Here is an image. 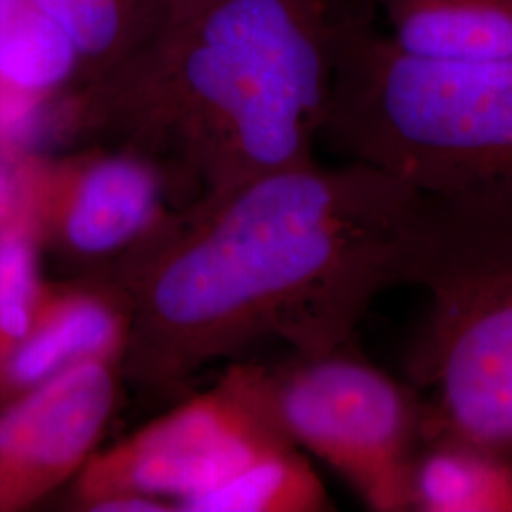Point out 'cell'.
Returning <instances> with one entry per match:
<instances>
[{
	"mask_svg": "<svg viewBox=\"0 0 512 512\" xmlns=\"http://www.w3.org/2000/svg\"><path fill=\"white\" fill-rule=\"evenodd\" d=\"M418 200L380 169L313 158L190 205L147 239L129 338L137 374L173 384L264 338L296 355L351 348L393 285Z\"/></svg>",
	"mask_w": 512,
	"mask_h": 512,
	"instance_id": "6da1fadb",
	"label": "cell"
},
{
	"mask_svg": "<svg viewBox=\"0 0 512 512\" xmlns=\"http://www.w3.org/2000/svg\"><path fill=\"white\" fill-rule=\"evenodd\" d=\"M349 0H200L93 86L171 192L217 202L313 160Z\"/></svg>",
	"mask_w": 512,
	"mask_h": 512,
	"instance_id": "7a4b0ae2",
	"label": "cell"
},
{
	"mask_svg": "<svg viewBox=\"0 0 512 512\" xmlns=\"http://www.w3.org/2000/svg\"><path fill=\"white\" fill-rule=\"evenodd\" d=\"M319 143L425 196L512 203V59L406 54L348 6Z\"/></svg>",
	"mask_w": 512,
	"mask_h": 512,
	"instance_id": "3957f363",
	"label": "cell"
},
{
	"mask_svg": "<svg viewBox=\"0 0 512 512\" xmlns=\"http://www.w3.org/2000/svg\"><path fill=\"white\" fill-rule=\"evenodd\" d=\"M391 283L429 293L410 374L427 437L450 433L512 454V203L420 194Z\"/></svg>",
	"mask_w": 512,
	"mask_h": 512,
	"instance_id": "277c9868",
	"label": "cell"
},
{
	"mask_svg": "<svg viewBox=\"0 0 512 512\" xmlns=\"http://www.w3.org/2000/svg\"><path fill=\"white\" fill-rule=\"evenodd\" d=\"M272 370L279 416L298 448L344 476L368 509L414 511V467L427 440L421 395L351 348L294 353Z\"/></svg>",
	"mask_w": 512,
	"mask_h": 512,
	"instance_id": "5b68a950",
	"label": "cell"
},
{
	"mask_svg": "<svg viewBox=\"0 0 512 512\" xmlns=\"http://www.w3.org/2000/svg\"><path fill=\"white\" fill-rule=\"evenodd\" d=\"M289 444L272 366H232L215 387L90 461L80 495L92 509L116 497H173L177 505Z\"/></svg>",
	"mask_w": 512,
	"mask_h": 512,
	"instance_id": "8992f818",
	"label": "cell"
},
{
	"mask_svg": "<svg viewBox=\"0 0 512 512\" xmlns=\"http://www.w3.org/2000/svg\"><path fill=\"white\" fill-rule=\"evenodd\" d=\"M114 404L110 361H86L0 410V512L52 492L90 456Z\"/></svg>",
	"mask_w": 512,
	"mask_h": 512,
	"instance_id": "52a82bcc",
	"label": "cell"
},
{
	"mask_svg": "<svg viewBox=\"0 0 512 512\" xmlns=\"http://www.w3.org/2000/svg\"><path fill=\"white\" fill-rule=\"evenodd\" d=\"M38 192L59 207L63 236L86 255H103L150 238L171 192L162 169L126 150L61 169L40 167Z\"/></svg>",
	"mask_w": 512,
	"mask_h": 512,
	"instance_id": "ba28073f",
	"label": "cell"
},
{
	"mask_svg": "<svg viewBox=\"0 0 512 512\" xmlns=\"http://www.w3.org/2000/svg\"><path fill=\"white\" fill-rule=\"evenodd\" d=\"M116 304L92 293H40L33 325L0 372V391L21 395L86 361H110L129 340Z\"/></svg>",
	"mask_w": 512,
	"mask_h": 512,
	"instance_id": "9c48e42d",
	"label": "cell"
},
{
	"mask_svg": "<svg viewBox=\"0 0 512 512\" xmlns=\"http://www.w3.org/2000/svg\"><path fill=\"white\" fill-rule=\"evenodd\" d=\"M406 54L440 61L512 59V0H363Z\"/></svg>",
	"mask_w": 512,
	"mask_h": 512,
	"instance_id": "30bf717a",
	"label": "cell"
},
{
	"mask_svg": "<svg viewBox=\"0 0 512 512\" xmlns=\"http://www.w3.org/2000/svg\"><path fill=\"white\" fill-rule=\"evenodd\" d=\"M420 512H512V454L450 433L427 437L414 467Z\"/></svg>",
	"mask_w": 512,
	"mask_h": 512,
	"instance_id": "8fae6325",
	"label": "cell"
},
{
	"mask_svg": "<svg viewBox=\"0 0 512 512\" xmlns=\"http://www.w3.org/2000/svg\"><path fill=\"white\" fill-rule=\"evenodd\" d=\"M73 40L92 86L156 37L173 0H35Z\"/></svg>",
	"mask_w": 512,
	"mask_h": 512,
	"instance_id": "7c38bea8",
	"label": "cell"
},
{
	"mask_svg": "<svg viewBox=\"0 0 512 512\" xmlns=\"http://www.w3.org/2000/svg\"><path fill=\"white\" fill-rule=\"evenodd\" d=\"M84 80L69 35L35 0H0V92L48 101Z\"/></svg>",
	"mask_w": 512,
	"mask_h": 512,
	"instance_id": "4fadbf2b",
	"label": "cell"
},
{
	"mask_svg": "<svg viewBox=\"0 0 512 512\" xmlns=\"http://www.w3.org/2000/svg\"><path fill=\"white\" fill-rule=\"evenodd\" d=\"M321 478L296 444L260 454L238 473L202 494L177 503L186 512H321L330 511Z\"/></svg>",
	"mask_w": 512,
	"mask_h": 512,
	"instance_id": "5bb4252c",
	"label": "cell"
},
{
	"mask_svg": "<svg viewBox=\"0 0 512 512\" xmlns=\"http://www.w3.org/2000/svg\"><path fill=\"white\" fill-rule=\"evenodd\" d=\"M37 213L35 202L0 234V372L29 334L37 311Z\"/></svg>",
	"mask_w": 512,
	"mask_h": 512,
	"instance_id": "9a60e30c",
	"label": "cell"
},
{
	"mask_svg": "<svg viewBox=\"0 0 512 512\" xmlns=\"http://www.w3.org/2000/svg\"><path fill=\"white\" fill-rule=\"evenodd\" d=\"M40 165L0 148V234L37 202Z\"/></svg>",
	"mask_w": 512,
	"mask_h": 512,
	"instance_id": "2e32d148",
	"label": "cell"
},
{
	"mask_svg": "<svg viewBox=\"0 0 512 512\" xmlns=\"http://www.w3.org/2000/svg\"><path fill=\"white\" fill-rule=\"evenodd\" d=\"M200 0H173V4H171V14H169V18H173V16H177V14H181L184 10H188V8H192L194 4H198Z\"/></svg>",
	"mask_w": 512,
	"mask_h": 512,
	"instance_id": "e0dca14e",
	"label": "cell"
}]
</instances>
